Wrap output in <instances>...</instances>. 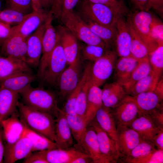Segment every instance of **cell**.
I'll return each instance as SVG.
<instances>
[{"label":"cell","mask_w":163,"mask_h":163,"mask_svg":"<svg viewBox=\"0 0 163 163\" xmlns=\"http://www.w3.org/2000/svg\"><path fill=\"white\" fill-rule=\"evenodd\" d=\"M53 17L52 13L50 11L45 21V28L42 40V54L37 76L40 81L58 39V32L52 23Z\"/></svg>","instance_id":"8"},{"label":"cell","mask_w":163,"mask_h":163,"mask_svg":"<svg viewBox=\"0 0 163 163\" xmlns=\"http://www.w3.org/2000/svg\"><path fill=\"white\" fill-rule=\"evenodd\" d=\"M91 67V64L88 63L87 64L78 84L68 96L64 109L62 110L66 114L72 115H76L75 105L77 96L83 85L90 72Z\"/></svg>","instance_id":"36"},{"label":"cell","mask_w":163,"mask_h":163,"mask_svg":"<svg viewBox=\"0 0 163 163\" xmlns=\"http://www.w3.org/2000/svg\"><path fill=\"white\" fill-rule=\"evenodd\" d=\"M156 149H157L152 141L142 139L129 154L120 161L131 163L134 160L145 155Z\"/></svg>","instance_id":"38"},{"label":"cell","mask_w":163,"mask_h":163,"mask_svg":"<svg viewBox=\"0 0 163 163\" xmlns=\"http://www.w3.org/2000/svg\"><path fill=\"white\" fill-rule=\"evenodd\" d=\"M24 104L37 110L48 113L55 118L60 109L57 100L52 92L40 87L34 88L31 85L19 93Z\"/></svg>","instance_id":"2"},{"label":"cell","mask_w":163,"mask_h":163,"mask_svg":"<svg viewBox=\"0 0 163 163\" xmlns=\"http://www.w3.org/2000/svg\"><path fill=\"white\" fill-rule=\"evenodd\" d=\"M102 105V89L99 87L92 85L88 92L86 111L84 119L88 125L95 118L97 112Z\"/></svg>","instance_id":"30"},{"label":"cell","mask_w":163,"mask_h":163,"mask_svg":"<svg viewBox=\"0 0 163 163\" xmlns=\"http://www.w3.org/2000/svg\"><path fill=\"white\" fill-rule=\"evenodd\" d=\"M19 94L0 86V123L17 111Z\"/></svg>","instance_id":"26"},{"label":"cell","mask_w":163,"mask_h":163,"mask_svg":"<svg viewBox=\"0 0 163 163\" xmlns=\"http://www.w3.org/2000/svg\"><path fill=\"white\" fill-rule=\"evenodd\" d=\"M149 115L159 127L163 128V109L158 110Z\"/></svg>","instance_id":"52"},{"label":"cell","mask_w":163,"mask_h":163,"mask_svg":"<svg viewBox=\"0 0 163 163\" xmlns=\"http://www.w3.org/2000/svg\"><path fill=\"white\" fill-rule=\"evenodd\" d=\"M118 56L116 51L109 49L100 58L92 64L90 72L92 85H102L114 70Z\"/></svg>","instance_id":"6"},{"label":"cell","mask_w":163,"mask_h":163,"mask_svg":"<svg viewBox=\"0 0 163 163\" xmlns=\"http://www.w3.org/2000/svg\"><path fill=\"white\" fill-rule=\"evenodd\" d=\"M131 96L142 113L149 115L163 109V100L154 91L145 92Z\"/></svg>","instance_id":"22"},{"label":"cell","mask_w":163,"mask_h":163,"mask_svg":"<svg viewBox=\"0 0 163 163\" xmlns=\"http://www.w3.org/2000/svg\"><path fill=\"white\" fill-rule=\"evenodd\" d=\"M85 22L91 31L107 45H114L117 33L116 26H107L88 19Z\"/></svg>","instance_id":"32"},{"label":"cell","mask_w":163,"mask_h":163,"mask_svg":"<svg viewBox=\"0 0 163 163\" xmlns=\"http://www.w3.org/2000/svg\"><path fill=\"white\" fill-rule=\"evenodd\" d=\"M88 125L93 127L96 133L101 154L100 163H116L119 161L120 154L117 142L101 127L95 118Z\"/></svg>","instance_id":"9"},{"label":"cell","mask_w":163,"mask_h":163,"mask_svg":"<svg viewBox=\"0 0 163 163\" xmlns=\"http://www.w3.org/2000/svg\"><path fill=\"white\" fill-rule=\"evenodd\" d=\"M152 70L158 79L163 70V44H160L149 55Z\"/></svg>","instance_id":"41"},{"label":"cell","mask_w":163,"mask_h":163,"mask_svg":"<svg viewBox=\"0 0 163 163\" xmlns=\"http://www.w3.org/2000/svg\"><path fill=\"white\" fill-rule=\"evenodd\" d=\"M60 18L67 29L77 39L88 45L110 46L95 35L85 21L74 11Z\"/></svg>","instance_id":"5"},{"label":"cell","mask_w":163,"mask_h":163,"mask_svg":"<svg viewBox=\"0 0 163 163\" xmlns=\"http://www.w3.org/2000/svg\"><path fill=\"white\" fill-rule=\"evenodd\" d=\"M91 85L90 73L78 94L75 105L76 115L84 119L86 111L88 92Z\"/></svg>","instance_id":"40"},{"label":"cell","mask_w":163,"mask_h":163,"mask_svg":"<svg viewBox=\"0 0 163 163\" xmlns=\"http://www.w3.org/2000/svg\"><path fill=\"white\" fill-rule=\"evenodd\" d=\"M93 163L91 158L88 155L85 154L74 159L71 163Z\"/></svg>","instance_id":"55"},{"label":"cell","mask_w":163,"mask_h":163,"mask_svg":"<svg viewBox=\"0 0 163 163\" xmlns=\"http://www.w3.org/2000/svg\"><path fill=\"white\" fill-rule=\"evenodd\" d=\"M27 38L10 33L2 43L0 52L1 56L25 62L27 49Z\"/></svg>","instance_id":"13"},{"label":"cell","mask_w":163,"mask_h":163,"mask_svg":"<svg viewBox=\"0 0 163 163\" xmlns=\"http://www.w3.org/2000/svg\"><path fill=\"white\" fill-rule=\"evenodd\" d=\"M157 18L149 11L137 10L128 19L133 27L146 46L149 54L159 45L153 38L151 28Z\"/></svg>","instance_id":"4"},{"label":"cell","mask_w":163,"mask_h":163,"mask_svg":"<svg viewBox=\"0 0 163 163\" xmlns=\"http://www.w3.org/2000/svg\"><path fill=\"white\" fill-rule=\"evenodd\" d=\"M120 15L118 18L116 27L117 35L114 45L118 56L119 57L130 56V46L131 36L130 25L128 20Z\"/></svg>","instance_id":"15"},{"label":"cell","mask_w":163,"mask_h":163,"mask_svg":"<svg viewBox=\"0 0 163 163\" xmlns=\"http://www.w3.org/2000/svg\"><path fill=\"white\" fill-rule=\"evenodd\" d=\"M159 79L152 70L148 75L135 83L127 91V95L134 96L141 93L153 91Z\"/></svg>","instance_id":"35"},{"label":"cell","mask_w":163,"mask_h":163,"mask_svg":"<svg viewBox=\"0 0 163 163\" xmlns=\"http://www.w3.org/2000/svg\"><path fill=\"white\" fill-rule=\"evenodd\" d=\"M51 54L41 81L50 85H57L59 78L68 64L59 36Z\"/></svg>","instance_id":"7"},{"label":"cell","mask_w":163,"mask_h":163,"mask_svg":"<svg viewBox=\"0 0 163 163\" xmlns=\"http://www.w3.org/2000/svg\"><path fill=\"white\" fill-rule=\"evenodd\" d=\"M64 0H55L50 11L56 18L60 17Z\"/></svg>","instance_id":"54"},{"label":"cell","mask_w":163,"mask_h":163,"mask_svg":"<svg viewBox=\"0 0 163 163\" xmlns=\"http://www.w3.org/2000/svg\"><path fill=\"white\" fill-rule=\"evenodd\" d=\"M152 142L157 149L163 150V128L161 129L155 136Z\"/></svg>","instance_id":"53"},{"label":"cell","mask_w":163,"mask_h":163,"mask_svg":"<svg viewBox=\"0 0 163 163\" xmlns=\"http://www.w3.org/2000/svg\"><path fill=\"white\" fill-rule=\"evenodd\" d=\"M48 163H71L76 158L85 154L75 148H56L40 151Z\"/></svg>","instance_id":"25"},{"label":"cell","mask_w":163,"mask_h":163,"mask_svg":"<svg viewBox=\"0 0 163 163\" xmlns=\"http://www.w3.org/2000/svg\"><path fill=\"white\" fill-rule=\"evenodd\" d=\"M48 15L44 11H34L20 24L11 27L10 33L18 34L27 38L45 21Z\"/></svg>","instance_id":"19"},{"label":"cell","mask_w":163,"mask_h":163,"mask_svg":"<svg viewBox=\"0 0 163 163\" xmlns=\"http://www.w3.org/2000/svg\"><path fill=\"white\" fill-rule=\"evenodd\" d=\"M45 28L44 22L27 38L25 62L30 67H38L42 54V40Z\"/></svg>","instance_id":"12"},{"label":"cell","mask_w":163,"mask_h":163,"mask_svg":"<svg viewBox=\"0 0 163 163\" xmlns=\"http://www.w3.org/2000/svg\"><path fill=\"white\" fill-rule=\"evenodd\" d=\"M153 91L162 99H163V79H159Z\"/></svg>","instance_id":"57"},{"label":"cell","mask_w":163,"mask_h":163,"mask_svg":"<svg viewBox=\"0 0 163 163\" xmlns=\"http://www.w3.org/2000/svg\"><path fill=\"white\" fill-rule=\"evenodd\" d=\"M95 119L101 127L110 138L117 142V126L112 109L103 105L97 112Z\"/></svg>","instance_id":"29"},{"label":"cell","mask_w":163,"mask_h":163,"mask_svg":"<svg viewBox=\"0 0 163 163\" xmlns=\"http://www.w3.org/2000/svg\"><path fill=\"white\" fill-rule=\"evenodd\" d=\"M116 126H129L142 113L131 96L124 99L112 109Z\"/></svg>","instance_id":"11"},{"label":"cell","mask_w":163,"mask_h":163,"mask_svg":"<svg viewBox=\"0 0 163 163\" xmlns=\"http://www.w3.org/2000/svg\"><path fill=\"white\" fill-rule=\"evenodd\" d=\"M139 62L131 56L118 58L114 70L115 81L123 86Z\"/></svg>","instance_id":"28"},{"label":"cell","mask_w":163,"mask_h":163,"mask_svg":"<svg viewBox=\"0 0 163 163\" xmlns=\"http://www.w3.org/2000/svg\"><path fill=\"white\" fill-rule=\"evenodd\" d=\"M82 65L80 55L69 65L60 75L57 85L62 97L68 96L78 84L82 75H81Z\"/></svg>","instance_id":"10"},{"label":"cell","mask_w":163,"mask_h":163,"mask_svg":"<svg viewBox=\"0 0 163 163\" xmlns=\"http://www.w3.org/2000/svg\"><path fill=\"white\" fill-rule=\"evenodd\" d=\"M61 28L58 33L69 65L80 55L77 39L69 30Z\"/></svg>","instance_id":"27"},{"label":"cell","mask_w":163,"mask_h":163,"mask_svg":"<svg viewBox=\"0 0 163 163\" xmlns=\"http://www.w3.org/2000/svg\"><path fill=\"white\" fill-rule=\"evenodd\" d=\"M34 11L41 12L44 11L41 4V0H32Z\"/></svg>","instance_id":"59"},{"label":"cell","mask_w":163,"mask_h":163,"mask_svg":"<svg viewBox=\"0 0 163 163\" xmlns=\"http://www.w3.org/2000/svg\"><path fill=\"white\" fill-rule=\"evenodd\" d=\"M163 150L156 149L131 163H163Z\"/></svg>","instance_id":"45"},{"label":"cell","mask_w":163,"mask_h":163,"mask_svg":"<svg viewBox=\"0 0 163 163\" xmlns=\"http://www.w3.org/2000/svg\"><path fill=\"white\" fill-rule=\"evenodd\" d=\"M55 132L57 148L67 149L73 143V136L64 112L60 109L55 119Z\"/></svg>","instance_id":"20"},{"label":"cell","mask_w":163,"mask_h":163,"mask_svg":"<svg viewBox=\"0 0 163 163\" xmlns=\"http://www.w3.org/2000/svg\"><path fill=\"white\" fill-rule=\"evenodd\" d=\"M117 1L123 3H124L123 0H116Z\"/></svg>","instance_id":"61"},{"label":"cell","mask_w":163,"mask_h":163,"mask_svg":"<svg viewBox=\"0 0 163 163\" xmlns=\"http://www.w3.org/2000/svg\"><path fill=\"white\" fill-rule=\"evenodd\" d=\"M75 148L88 155L93 163H100L101 154L96 133L91 126L88 125L84 136Z\"/></svg>","instance_id":"18"},{"label":"cell","mask_w":163,"mask_h":163,"mask_svg":"<svg viewBox=\"0 0 163 163\" xmlns=\"http://www.w3.org/2000/svg\"><path fill=\"white\" fill-rule=\"evenodd\" d=\"M33 152L30 140L23 135L14 143L4 147L3 162L14 163L18 160L25 158Z\"/></svg>","instance_id":"17"},{"label":"cell","mask_w":163,"mask_h":163,"mask_svg":"<svg viewBox=\"0 0 163 163\" xmlns=\"http://www.w3.org/2000/svg\"><path fill=\"white\" fill-rule=\"evenodd\" d=\"M78 1V0H64L60 17L73 11V9Z\"/></svg>","instance_id":"49"},{"label":"cell","mask_w":163,"mask_h":163,"mask_svg":"<svg viewBox=\"0 0 163 163\" xmlns=\"http://www.w3.org/2000/svg\"><path fill=\"white\" fill-rule=\"evenodd\" d=\"M109 47L86 44L82 50L83 58L85 60L94 62L101 57L109 49Z\"/></svg>","instance_id":"43"},{"label":"cell","mask_w":163,"mask_h":163,"mask_svg":"<svg viewBox=\"0 0 163 163\" xmlns=\"http://www.w3.org/2000/svg\"><path fill=\"white\" fill-rule=\"evenodd\" d=\"M18 108L21 118L28 127L56 142L55 119L54 117L20 102Z\"/></svg>","instance_id":"1"},{"label":"cell","mask_w":163,"mask_h":163,"mask_svg":"<svg viewBox=\"0 0 163 163\" xmlns=\"http://www.w3.org/2000/svg\"><path fill=\"white\" fill-rule=\"evenodd\" d=\"M55 0H41L42 8H47L52 6Z\"/></svg>","instance_id":"60"},{"label":"cell","mask_w":163,"mask_h":163,"mask_svg":"<svg viewBox=\"0 0 163 163\" xmlns=\"http://www.w3.org/2000/svg\"><path fill=\"white\" fill-rule=\"evenodd\" d=\"M2 1L1 0H0V9L2 6Z\"/></svg>","instance_id":"62"},{"label":"cell","mask_w":163,"mask_h":163,"mask_svg":"<svg viewBox=\"0 0 163 163\" xmlns=\"http://www.w3.org/2000/svg\"><path fill=\"white\" fill-rule=\"evenodd\" d=\"M128 21L131 36L130 46L131 56L139 62L149 58V51L146 46Z\"/></svg>","instance_id":"34"},{"label":"cell","mask_w":163,"mask_h":163,"mask_svg":"<svg viewBox=\"0 0 163 163\" xmlns=\"http://www.w3.org/2000/svg\"><path fill=\"white\" fill-rule=\"evenodd\" d=\"M80 10L87 19L108 27L115 26L119 17L125 15L118 11L107 5L90 2L84 0Z\"/></svg>","instance_id":"3"},{"label":"cell","mask_w":163,"mask_h":163,"mask_svg":"<svg viewBox=\"0 0 163 163\" xmlns=\"http://www.w3.org/2000/svg\"><path fill=\"white\" fill-rule=\"evenodd\" d=\"M29 14H24L17 11L7 8L3 10H0V21L11 26L16 25L23 21Z\"/></svg>","instance_id":"42"},{"label":"cell","mask_w":163,"mask_h":163,"mask_svg":"<svg viewBox=\"0 0 163 163\" xmlns=\"http://www.w3.org/2000/svg\"><path fill=\"white\" fill-rule=\"evenodd\" d=\"M90 2L105 5L118 11L124 14L128 13V8L125 3L116 0H86Z\"/></svg>","instance_id":"46"},{"label":"cell","mask_w":163,"mask_h":163,"mask_svg":"<svg viewBox=\"0 0 163 163\" xmlns=\"http://www.w3.org/2000/svg\"><path fill=\"white\" fill-rule=\"evenodd\" d=\"M32 71L20 72L0 81V86L20 93L36 79Z\"/></svg>","instance_id":"24"},{"label":"cell","mask_w":163,"mask_h":163,"mask_svg":"<svg viewBox=\"0 0 163 163\" xmlns=\"http://www.w3.org/2000/svg\"><path fill=\"white\" fill-rule=\"evenodd\" d=\"M11 25L0 21V42H3L9 35Z\"/></svg>","instance_id":"51"},{"label":"cell","mask_w":163,"mask_h":163,"mask_svg":"<svg viewBox=\"0 0 163 163\" xmlns=\"http://www.w3.org/2000/svg\"><path fill=\"white\" fill-rule=\"evenodd\" d=\"M151 34L153 38L159 45L163 44V23L157 18L152 25Z\"/></svg>","instance_id":"47"},{"label":"cell","mask_w":163,"mask_h":163,"mask_svg":"<svg viewBox=\"0 0 163 163\" xmlns=\"http://www.w3.org/2000/svg\"><path fill=\"white\" fill-rule=\"evenodd\" d=\"M24 159L23 163H48L40 151H37L36 152H32Z\"/></svg>","instance_id":"48"},{"label":"cell","mask_w":163,"mask_h":163,"mask_svg":"<svg viewBox=\"0 0 163 163\" xmlns=\"http://www.w3.org/2000/svg\"><path fill=\"white\" fill-rule=\"evenodd\" d=\"M151 71L149 58L139 62L128 80L123 86L126 92L135 83L149 74Z\"/></svg>","instance_id":"39"},{"label":"cell","mask_w":163,"mask_h":163,"mask_svg":"<svg viewBox=\"0 0 163 163\" xmlns=\"http://www.w3.org/2000/svg\"><path fill=\"white\" fill-rule=\"evenodd\" d=\"M23 135L30 140L32 144L33 152L57 148L55 142L34 132L28 127L26 125Z\"/></svg>","instance_id":"33"},{"label":"cell","mask_w":163,"mask_h":163,"mask_svg":"<svg viewBox=\"0 0 163 163\" xmlns=\"http://www.w3.org/2000/svg\"><path fill=\"white\" fill-rule=\"evenodd\" d=\"M8 8L25 14L32 12L34 10L32 0H7Z\"/></svg>","instance_id":"44"},{"label":"cell","mask_w":163,"mask_h":163,"mask_svg":"<svg viewBox=\"0 0 163 163\" xmlns=\"http://www.w3.org/2000/svg\"><path fill=\"white\" fill-rule=\"evenodd\" d=\"M138 10L149 11L151 8L150 0H130Z\"/></svg>","instance_id":"50"},{"label":"cell","mask_w":163,"mask_h":163,"mask_svg":"<svg viewBox=\"0 0 163 163\" xmlns=\"http://www.w3.org/2000/svg\"><path fill=\"white\" fill-rule=\"evenodd\" d=\"M127 95L123 86L114 81L105 85L102 89L103 105L113 109Z\"/></svg>","instance_id":"23"},{"label":"cell","mask_w":163,"mask_h":163,"mask_svg":"<svg viewBox=\"0 0 163 163\" xmlns=\"http://www.w3.org/2000/svg\"><path fill=\"white\" fill-rule=\"evenodd\" d=\"M116 134L120 154V161L129 154L142 139L136 132L126 126H117Z\"/></svg>","instance_id":"16"},{"label":"cell","mask_w":163,"mask_h":163,"mask_svg":"<svg viewBox=\"0 0 163 163\" xmlns=\"http://www.w3.org/2000/svg\"><path fill=\"white\" fill-rule=\"evenodd\" d=\"M65 113L72 136L78 144L82 139L88 125L84 119L79 116Z\"/></svg>","instance_id":"37"},{"label":"cell","mask_w":163,"mask_h":163,"mask_svg":"<svg viewBox=\"0 0 163 163\" xmlns=\"http://www.w3.org/2000/svg\"><path fill=\"white\" fill-rule=\"evenodd\" d=\"M17 111L7 118L2 121V127L4 147L13 144L23 136L26 125Z\"/></svg>","instance_id":"14"},{"label":"cell","mask_w":163,"mask_h":163,"mask_svg":"<svg viewBox=\"0 0 163 163\" xmlns=\"http://www.w3.org/2000/svg\"><path fill=\"white\" fill-rule=\"evenodd\" d=\"M4 143L3 130L0 124V163L3 162Z\"/></svg>","instance_id":"56"},{"label":"cell","mask_w":163,"mask_h":163,"mask_svg":"<svg viewBox=\"0 0 163 163\" xmlns=\"http://www.w3.org/2000/svg\"><path fill=\"white\" fill-rule=\"evenodd\" d=\"M151 8L162 12L163 9V0H150Z\"/></svg>","instance_id":"58"},{"label":"cell","mask_w":163,"mask_h":163,"mask_svg":"<svg viewBox=\"0 0 163 163\" xmlns=\"http://www.w3.org/2000/svg\"><path fill=\"white\" fill-rule=\"evenodd\" d=\"M32 71L25 62L0 56V81L16 73Z\"/></svg>","instance_id":"31"},{"label":"cell","mask_w":163,"mask_h":163,"mask_svg":"<svg viewBox=\"0 0 163 163\" xmlns=\"http://www.w3.org/2000/svg\"><path fill=\"white\" fill-rule=\"evenodd\" d=\"M139 134L142 139L150 141L161 129L148 115L142 113L129 126Z\"/></svg>","instance_id":"21"}]
</instances>
